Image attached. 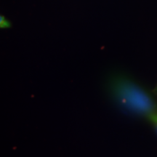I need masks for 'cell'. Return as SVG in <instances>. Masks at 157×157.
I'll list each match as a JSON object with an SVG mask.
<instances>
[{"instance_id":"cell-1","label":"cell","mask_w":157,"mask_h":157,"mask_svg":"<svg viewBox=\"0 0 157 157\" xmlns=\"http://www.w3.org/2000/svg\"><path fill=\"white\" fill-rule=\"evenodd\" d=\"M110 97L119 107L157 124V103L141 86L127 76L113 75L108 79Z\"/></svg>"},{"instance_id":"cell-2","label":"cell","mask_w":157,"mask_h":157,"mask_svg":"<svg viewBox=\"0 0 157 157\" xmlns=\"http://www.w3.org/2000/svg\"><path fill=\"white\" fill-rule=\"evenodd\" d=\"M0 26L2 29H7L10 27V23L7 20H6L5 17H0Z\"/></svg>"},{"instance_id":"cell-3","label":"cell","mask_w":157,"mask_h":157,"mask_svg":"<svg viewBox=\"0 0 157 157\" xmlns=\"http://www.w3.org/2000/svg\"><path fill=\"white\" fill-rule=\"evenodd\" d=\"M153 93H154V94H155V95H157V85L155 87L154 89L153 90Z\"/></svg>"},{"instance_id":"cell-4","label":"cell","mask_w":157,"mask_h":157,"mask_svg":"<svg viewBox=\"0 0 157 157\" xmlns=\"http://www.w3.org/2000/svg\"><path fill=\"white\" fill-rule=\"evenodd\" d=\"M154 126L155 129H156V132H157V124H154Z\"/></svg>"}]
</instances>
